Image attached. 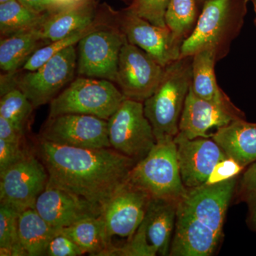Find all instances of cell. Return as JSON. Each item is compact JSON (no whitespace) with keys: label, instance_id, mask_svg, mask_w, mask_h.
<instances>
[{"label":"cell","instance_id":"obj_24","mask_svg":"<svg viewBox=\"0 0 256 256\" xmlns=\"http://www.w3.org/2000/svg\"><path fill=\"white\" fill-rule=\"evenodd\" d=\"M58 232L73 240L84 254L105 256L108 250L105 226L100 216L78 220Z\"/></svg>","mask_w":256,"mask_h":256},{"label":"cell","instance_id":"obj_26","mask_svg":"<svg viewBox=\"0 0 256 256\" xmlns=\"http://www.w3.org/2000/svg\"><path fill=\"white\" fill-rule=\"evenodd\" d=\"M196 14V0H168L165 24L182 44L194 28Z\"/></svg>","mask_w":256,"mask_h":256},{"label":"cell","instance_id":"obj_20","mask_svg":"<svg viewBox=\"0 0 256 256\" xmlns=\"http://www.w3.org/2000/svg\"><path fill=\"white\" fill-rule=\"evenodd\" d=\"M218 60L213 48L200 50L192 56L191 88L195 95L238 114H244L238 109L217 84L215 64Z\"/></svg>","mask_w":256,"mask_h":256},{"label":"cell","instance_id":"obj_29","mask_svg":"<svg viewBox=\"0 0 256 256\" xmlns=\"http://www.w3.org/2000/svg\"><path fill=\"white\" fill-rule=\"evenodd\" d=\"M94 28H96V26L92 25L90 28L82 31L76 32L65 38L50 42L44 46L40 47L26 60V63L22 66L23 70L32 72L40 68L57 54L68 48L69 46L76 45L82 37Z\"/></svg>","mask_w":256,"mask_h":256},{"label":"cell","instance_id":"obj_36","mask_svg":"<svg viewBox=\"0 0 256 256\" xmlns=\"http://www.w3.org/2000/svg\"><path fill=\"white\" fill-rule=\"evenodd\" d=\"M249 213L248 217V224L252 230L256 232V198L249 202Z\"/></svg>","mask_w":256,"mask_h":256},{"label":"cell","instance_id":"obj_21","mask_svg":"<svg viewBox=\"0 0 256 256\" xmlns=\"http://www.w3.org/2000/svg\"><path fill=\"white\" fill-rule=\"evenodd\" d=\"M94 8L90 0H82L50 13L41 26L44 38L54 42L94 25Z\"/></svg>","mask_w":256,"mask_h":256},{"label":"cell","instance_id":"obj_23","mask_svg":"<svg viewBox=\"0 0 256 256\" xmlns=\"http://www.w3.org/2000/svg\"><path fill=\"white\" fill-rule=\"evenodd\" d=\"M58 232L34 208H26L18 216V238L25 256H46L47 247Z\"/></svg>","mask_w":256,"mask_h":256},{"label":"cell","instance_id":"obj_5","mask_svg":"<svg viewBox=\"0 0 256 256\" xmlns=\"http://www.w3.org/2000/svg\"><path fill=\"white\" fill-rule=\"evenodd\" d=\"M128 182L152 197L178 201L186 188L182 181L174 138L156 140L148 156L134 165Z\"/></svg>","mask_w":256,"mask_h":256},{"label":"cell","instance_id":"obj_22","mask_svg":"<svg viewBox=\"0 0 256 256\" xmlns=\"http://www.w3.org/2000/svg\"><path fill=\"white\" fill-rule=\"evenodd\" d=\"M40 28L2 38L0 42L2 70L8 74H14L24 65L38 48L50 43L44 38Z\"/></svg>","mask_w":256,"mask_h":256},{"label":"cell","instance_id":"obj_15","mask_svg":"<svg viewBox=\"0 0 256 256\" xmlns=\"http://www.w3.org/2000/svg\"><path fill=\"white\" fill-rule=\"evenodd\" d=\"M174 140L182 181L186 188L210 182L217 168L229 160L212 138L190 140L176 134Z\"/></svg>","mask_w":256,"mask_h":256},{"label":"cell","instance_id":"obj_25","mask_svg":"<svg viewBox=\"0 0 256 256\" xmlns=\"http://www.w3.org/2000/svg\"><path fill=\"white\" fill-rule=\"evenodd\" d=\"M48 14H38L20 2L12 0L0 4V32L2 38L18 32L40 28L48 18Z\"/></svg>","mask_w":256,"mask_h":256},{"label":"cell","instance_id":"obj_31","mask_svg":"<svg viewBox=\"0 0 256 256\" xmlns=\"http://www.w3.org/2000/svg\"><path fill=\"white\" fill-rule=\"evenodd\" d=\"M31 152L25 142H8L0 139V173L20 162Z\"/></svg>","mask_w":256,"mask_h":256},{"label":"cell","instance_id":"obj_27","mask_svg":"<svg viewBox=\"0 0 256 256\" xmlns=\"http://www.w3.org/2000/svg\"><path fill=\"white\" fill-rule=\"evenodd\" d=\"M20 212L6 205L0 204V256H25L20 245L18 220Z\"/></svg>","mask_w":256,"mask_h":256},{"label":"cell","instance_id":"obj_30","mask_svg":"<svg viewBox=\"0 0 256 256\" xmlns=\"http://www.w3.org/2000/svg\"><path fill=\"white\" fill-rule=\"evenodd\" d=\"M168 0H133L128 10L150 22L162 28H166L165 12Z\"/></svg>","mask_w":256,"mask_h":256},{"label":"cell","instance_id":"obj_12","mask_svg":"<svg viewBox=\"0 0 256 256\" xmlns=\"http://www.w3.org/2000/svg\"><path fill=\"white\" fill-rule=\"evenodd\" d=\"M164 70L149 54L126 38L120 54L116 82L126 98L143 102L158 88Z\"/></svg>","mask_w":256,"mask_h":256},{"label":"cell","instance_id":"obj_33","mask_svg":"<svg viewBox=\"0 0 256 256\" xmlns=\"http://www.w3.org/2000/svg\"><path fill=\"white\" fill-rule=\"evenodd\" d=\"M235 196L238 202L248 203L256 198V161L249 165L238 182Z\"/></svg>","mask_w":256,"mask_h":256},{"label":"cell","instance_id":"obj_7","mask_svg":"<svg viewBox=\"0 0 256 256\" xmlns=\"http://www.w3.org/2000/svg\"><path fill=\"white\" fill-rule=\"evenodd\" d=\"M178 201L151 197L136 233L108 256H169L175 228Z\"/></svg>","mask_w":256,"mask_h":256},{"label":"cell","instance_id":"obj_14","mask_svg":"<svg viewBox=\"0 0 256 256\" xmlns=\"http://www.w3.org/2000/svg\"><path fill=\"white\" fill-rule=\"evenodd\" d=\"M151 197L148 192L128 182L111 197L100 214L108 250L114 238H126V242L132 238L144 218Z\"/></svg>","mask_w":256,"mask_h":256},{"label":"cell","instance_id":"obj_11","mask_svg":"<svg viewBox=\"0 0 256 256\" xmlns=\"http://www.w3.org/2000/svg\"><path fill=\"white\" fill-rule=\"evenodd\" d=\"M48 174L34 151L0 173V204L21 213L34 208L38 196L46 188Z\"/></svg>","mask_w":256,"mask_h":256},{"label":"cell","instance_id":"obj_8","mask_svg":"<svg viewBox=\"0 0 256 256\" xmlns=\"http://www.w3.org/2000/svg\"><path fill=\"white\" fill-rule=\"evenodd\" d=\"M107 121L111 148L137 162L156 146V136L142 102L124 99Z\"/></svg>","mask_w":256,"mask_h":256},{"label":"cell","instance_id":"obj_10","mask_svg":"<svg viewBox=\"0 0 256 256\" xmlns=\"http://www.w3.org/2000/svg\"><path fill=\"white\" fill-rule=\"evenodd\" d=\"M122 32L94 28L76 44L78 76L116 82L120 54L126 41Z\"/></svg>","mask_w":256,"mask_h":256},{"label":"cell","instance_id":"obj_35","mask_svg":"<svg viewBox=\"0 0 256 256\" xmlns=\"http://www.w3.org/2000/svg\"><path fill=\"white\" fill-rule=\"evenodd\" d=\"M24 6L32 11L44 14L52 13L64 8L56 0H18Z\"/></svg>","mask_w":256,"mask_h":256},{"label":"cell","instance_id":"obj_1","mask_svg":"<svg viewBox=\"0 0 256 256\" xmlns=\"http://www.w3.org/2000/svg\"><path fill=\"white\" fill-rule=\"evenodd\" d=\"M35 153L48 174V188L66 190L102 208L128 182L137 162L112 148L86 149L38 138Z\"/></svg>","mask_w":256,"mask_h":256},{"label":"cell","instance_id":"obj_19","mask_svg":"<svg viewBox=\"0 0 256 256\" xmlns=\"http://www.w3.org/2000/svg\"><path fill=\"white\" fill-rule=\"evenodd\" d=\"M212 138L242 169L256 161V122L235 120L217 129Z\"/></svg>","mask_w":256,"mask_h":256},{"label":"cell","instance_id":"obj_40","mask_svg":"<svg viewBox=\"0 0 256 256\" xmlns=\"http://www.w3.org/2000/svg\"><path fill=\"white\" fill-rule=\"evenodd\" d=\"M205 0H196V3H204Z\"/></svg>","mask_w":256,"mask_h":256},{"label":"cell","instance_id":"obj_6","mask_svg":"<svg viewBox=\"0 0 256 256\" xmlns=\"http://www.w3.org/2000/svg\"><path fill=\"white\" fill-rule=\"evenodd\" d=\"M126 98L110 80L78 76L50 101L48 118L74 114L108 120Z\"/></svg>","mask_w":256,"mask_h":256},{"label":"cell","instance_id":"obj_16","mask_svg":"<svg viewBox=\"0 0 256 256\" xmlns=\"http://www.w3.org/2000/svg\"><path fill=\"white\" fill-rule=\"evenodd\" d=\"M121 28L128 42L142 48L162 66L180 58L182 43L168 28L156 26L127 10Z\"/></svg>","mask_w":256,"mask_h":256},{"label":"cell","instance_id":"obj_3","mask_svg":"<svg viewBox=\"0 0 256 256\" xmlns=\"http://www.w3.org/2000/svg\"><path fill=\"white\" fill-rule=\"evenodd\" d=\"M250 0H205L194 28L181 46L180 58L192 57L200 50L213 48L220 60L228 44L244 24Z\"/></svg>","mask_w":256,"mask_h":256},{"label":"cell","instance_id":"obj_18","mask_svg":"<svg viewBox=\"0 0 256 256\" xmlns=\"http://www.w3.org/2000/svg\"><path fill=\"white\" fill-rule=\"evenodd\" d=\"M245 114H238L210 101L200 98L190 87L178 124V136L193 140L212 138L208 133L213 128L224 127Z\"/></svg>","mask_w":256,"mask_h":256},{"label":"cell","instance_id":"obj_38","mask_svg":"<svg viewBox=\"0 0 256 256\" xmlns=\"http://www.w3.org/2000/svg\"><path fill=\"white\" fill-rule=\"evenodd\" d=\"M250 2H252V5H254V11H255V24L256 26V0H250Z\"/></svg>","mask_w":256,"mask_h":256},{"label":"cell","instance_id":"obj_2","mask_svg":"<svg viewBox=\"0 0 256 256\" xmlns=\"http://www.w3.org/2000/svg\"><path fill=\"white\" fill-rule=\"evenodd\" d=\"M238 176L186 188L176 204L170 256H210L222 238L226 212L235 196Z\"/></svg>","mask_w":256,"mask_h":256},{"label":"cell","instance_id":"obj_39","mask_svg":"<svg viewBox=\"0 0 256 256\" xmlns=\"http://www.w3.org/2000/svg\"><path fill=\"white\" fill-rule=\"evenodd\" d=\"M12 1V0H0V4H3V3L8 2Z\"/></svg>","mask_w":256,"mask_h":256},{"label":"cell","instance_id":"obj_9","mask_svg":"<svg viewBox=\"0 0 256 256\" xmlns=\"http://www.w3.org/2000/svg\"><path fill=\"white\" fill-rule=\"evenodd\" d=\"M76 45L57 54L40 68L26 72L14 84L34 108L50 102L76 74Z\"/></svg>","mask_w":256,"mask_h":256},{"label":"cell","instance_id":"obj_37","mask_svg":"<svg viewBox=\"0 0 256 256\" xmlns=\"http://www.w3.org/2000/svg\"><path fill=\"white\" fill-rule=\"evenodd\" d=\"M62 6H66L68 5L76 4L82 0H56Z\"/></svg>","mask_w":256,"mask_h":256},{"label":"cell","instance_id":"obj_13","mask_svg":"<svg viewBox=\"0 0 256 256\" xmlns=\"http://www.w3.org/2000/svg\"><path fill=\"white\" fill-rule=\"evenodd\" d=\"M38 138L73 148H111L108 121L88 114H68L48 118Z\"/></svg>","mask_w":256,"mask_h":256},{"label":"cell","instance_id":"obj_17","mask_svg":"<svg viewBox=\"0 0 256 256\" xmlns=\"http://www.w3.org/2000/svg\"><path fill=\"white\" fill-rule=\"evenodd\" d=\"M34 208L47 223L58 230L78 220L101 214L100 208L74 194L48 186L37 198Z\"/></svg>","mask_w":256,"mask_h":256},{"label":"cell","instance_id":"obj_28","mask_svg":"<svg viewBox=\"0 0 256 256\" xmlns=\"http://www.w3.org/2000/svg\"><path fill=\"white\" fill-rule=\"evenodd\" d=\"M34 108L22 92L14 88L2 95L0 116L25 130V126Z\"/></svg>","mask_w":256,"mask_h":256},{"label":"cell","instance_id":"obj_32","mask_svg":"<svg viewBox=\"0 0 256 256\" xmlns=\"http://www.w3.org/2000/svg\"><path fill=\"white\" fill-rule=\"evenodd\" d=\"M80 247L67 236L58 232L47 247L46 256H79L84 255Z\"/></svg>","mask_w":256,"mask_h":256},{"label":"cell","instance_id":"obj_34","mask_svg":"<svg viewBox=\"0 0 256 256\" xmlns=\"http://www.w3.org/2000/svg\"><path fill=\"white\" fill-rule=\"evenodd\" d=\"M0 139L12 142H25V130L0 116Z\"/></svg>","mask_w":256,"mask_h":256},{"label":"cell","instance_id":"obj_4","mask_svg":"<svg viewBox=\"0 0 256 256\" xmlns=\"http://www.w3.org/2000/svg\"><path fill=\"white\" fill-rule=\"evenodd\" d=\"M192 57L178 58L165 67L154 94L143 102L144 114L156 140L176 137L192 82Z\"/></svg>","mask_w":256,"mask_h":256}]
</instances>
